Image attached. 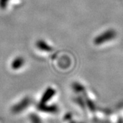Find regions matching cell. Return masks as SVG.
<instances>
[{
    "mask_svg": "<svg viewBox=\"0 0 123 123\" xmlns=\"http://www.w3.org/2000/svg\"><path fill=\"white\" fill-rule=\"evenodd\" d=\"M115 32L114 31H106L105 33L102 34L99 37H98L97 39L95 40V42L97 44H101L104 42H105V40L109 39H112L114 37Z\"/></svg>",
    "mask_w": 123,
    "mask_h": 123,
    "instance_id": "cell-1",
    "label": "cell"
}]
</instances>
